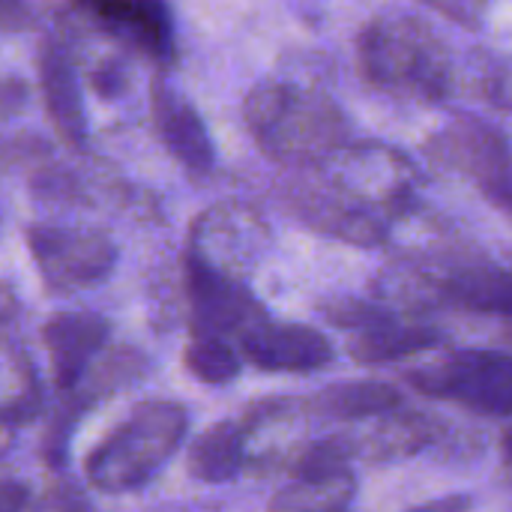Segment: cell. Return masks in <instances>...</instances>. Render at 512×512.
<instances>
[{"instance_id": "obj_28", "label": "cell", "mask_w": 512, "mask_h": 512, "mask_svg": "<svg viewBox=\"0 0 512 512\" xmlns=\"http://www.w3.org/2000/svg\"><path fill=\"white\" fill-rule=\"evenodd\" d=\"M18 294L12 291V285L0 282V327L12 324V318L18 315Z\"/></svg>"}, {"instance_id": "obj_11", "label": "cell", "mask_w": 512, "mask_h": 512, "mask_svg": "<svg viewBox=\"0 0 512 512\" xmlns=\"http://www.w3.org/2000/svg\"><path fill=\"white\" fill-rule=\"evenodd\" d=\"M345 432L351 438L354 459L372 462V465L411 459V456L429 453L450 441L447 426L438 417H432L426 411H414L408 405H399L378 417L351 423V429H345Z\"/></svg>"}, {"instance_id": "obj_23", "label": "cell", "mask_w": 512, "mask_h": 512, "mask_svg": "<svg viewBox=\"0 0 512 512\" xmlns=\"http://www.w3.org/2000/svg\"><path fill=\"white\" fill-rule=\"evenodd\" d=\"M243 354L234 348L231 339L225 336H216V333H201V330H192V339L186 345V354H183V363L189 369L192 378H198L201 384H228L240 375V360Z\"/></svg>"}, {"instance_id": "obj_18", "label": "cell", "mask_w": 512, "mask_h": 512, "mask_svg": "<svg viewBox=\"0 0 512 512\" xmlns=\"http://www.w3.org/2000/svg\"><path fill=\"white\" fill-rule=\"evenodd\" d=\"M444 345V330L420 321L417 315H402L399 309L387 312L384 318L351 330L348 354L363 366H384L399 363L423 351H435Z\"/></svg>"}, {"instance_id": "obj_12", "label": "cell", "mask_w": 512, "mask_h": 512, "mask_svg": "<svg viewBox=\"0 0 512 512\" xmlns=\"http://www.w3.org/2000/svg\"><path fill=\"white\" fill-rule=\"evenodd\" d=\"M186 291H189L192 330L216 333L237 342L249 327L267 318V309L249 291V282L201 270L189 261H186Z\"/></svg>"}, {"instance_id": "obj_21", "label": "cell", "mask_w": 512, "mask_h": 512, "mask_svg": "<svg viewBox=\"0 0 512 512\" xmlns=\"http://www.w3.org/2000/svg\"><path fill=\"white\" fill-rule=\"evenodd\" d=\"M357 498V480L351 471L294 477L282 492L273 495L270 510L282 512H333L348 510Z\"/></svg>"}, {"instance_id": "obj_15", "label": "cell", "mask_w": 512, "mask_h": 512, "mask_svg": "<svg viewBox=\"0 0 512 512\" xmlns=\"http://www.w3.org/2000/svg\"><path fill=\"white\" fill-rule=\"evenodd\" d=\"M150 114L165 150L195 177H207L216 165L210 132L195 105L168 78H156L150 87Z\"/></svg>"}, {"instance_id": "obj_2", "label": "cell", "mask_w": 512, "mask_h": 512, "mask_svg": "<svg viewBox=\"0 0 512 512\" xmlns=\"http://www.w3.org/2000/svg\"><path fill=\"white\" fill-rule=\"evenodd\" d=\"M357 69L387 96L441 105L462 87V66L447 39L414 12H381L357 33Z\"/></svg>"}, {"instance_id": "obj_27", "label": "cell", "mask_w": 512, "mask_h": 512, "mask_svg": "<svg viewBox=\"0 0 512 512\" xmlns=\"http://www.w3.org/2000/svg\"><path fill=\"white\" fill-rule=\"evenodd\" d=\"M30 12V0H0V30L18 27Z\"/></svg>"}, {"instance_id": "obj_14", "label": "cell", "mask_w": 512, "mask_h": 512, "mask_svg": "<svg viewBox=\"0 0 512 512\" xmlns=\"http://www.w3.org/2000/svg\"><path fill=\"white\" fill-rule=\"evenodd\" d=\"M39 81L45 111L57 129V135L75 147H87V114H84V90L78 75L75 45L63 33H48L39 45Z\"/></svg>"}, {"instance_id": "obj_19", "label": "cell", "mask_w": 512, "mask_h": 512, "mask_svg": "<svg viewBox=\"0 0 512 512\" xmlns=\"http://www.w3.org/2000/svg\"><path fill=\"white\" fill-rule=\"evenodd\" d=\"M405 405V396L384 381H348L324 387L321 393L306 399L312 417L327 423H360Z\"/></svg>"}, {"instance_id": "obj_26", "label": "cell", "mask_w": 512, "mask_h": 512, "mask_svg": "<svg viewBox=\"0 0 512 512\" xmlns=\"http://www.w3.org/2000/svg\"><path fill=\"white\" fill-rule=\"evenodd\" d=\"M420 3L435 9L438 15L450 18L453 24L471 27V30H480L492 9V0H420Z\"/></svg>"}, {"instance_id": "obj_13", "label": "cell", "mask_w": 512, "mask_h": 512, "mask_svg": "<svg viewBox=\"0 0 512 512\" xmlns=\"http://www.w3.org/2000/svg\"><path fill=\"white\" fill-rule=\"evenodd\" d=\"M237 348L243 360H249L261 372H288V375H312L333 363L330 339L309 324H282V321H258L249 327Z\"/></svg>"}, {"instance_id": "obj_22", "label": "cell", "mask_w": 512, "mask_h": 512, "mask_svg": "<svg viewBox=\"0 0 512 512\" xmlns=\"http://www.w3.org/2000/svg\"><path fill=\"white\" fill-rule=\"evenodd\" d=\"M189 474L201 483H231L243 474V441L237 420L210 426L192 444Z\"/></svg>"}, {"instance_id": "obj_6", "label": "cell", "mask_w": 512, "mask_h": 512, "mask_svg": "<svg viewBox=\"0 0 512 512\" xmlns=\"http://www.w3.org/2000/svg\"><path fill=\"white\" fill-rule=\"evenodd\" d=\"M270 237V225L258 207L246 201H219L192 222L186 261L201 270L249 282L252 270L270 249Z\"/></svg>"}, {"instance_id": "obj_29", "label": "cell", "mask_w": 512, "mask_h": 512, "mask_svg": "<svg viewBox=\"0 0 512 512\" xmlns=\"http://www.w3.org/2000/svg\"><path fill=\"white\" fill-rule=\"evenodd\" d=\"M426 507H432V510H471L474 501L465 498V495H459V498H438V501H429Z\"/></svg>"}, {"instance_id": "obj_31", "label": "cell", "mask_w": 512, "mask_h": 512, "mask_svg": "<svg viewBox=\"0 0 512 512\" xmlns=\"http://www.w3.org/2000/svg\"><path fill=\"white\" fill-rule=\"evenodd\" d=\"M6 438H9V429H3V426H0V450L6 447Z\"/></svg>"}, {"instance_id": "obj_17", "label": "cell", "mask_w": 512, "mask_h": 512, "mask_svg": "<svg viewBox=\"0 0 512 512\" xmlns=\"http://www.w3.org/2000/svg\"><path fill=\"white\" fill-rule=\"evenodd\" d=\"M108 321L93 312H60L45 330V351L51 381L60 393H72L93 369V360L108 342Z\"/></svg>"}, {"instance_id": "obj_10", "label": "cell", "mask_w": 512, "mask_h": 512, "mask_svg": "<svg viewBox=\"0 0 512 512\" xmlns=\"http://www.w3.org/2000/svg\"><path fill=\"white\" fill-rule=\"evenodd\" d=\"M75 6L96 33L111 36L120 48L138 51L159 69L174 66L177 39L168 0H75Z\"/></svg>"}, {"instance_id": "obj_30", "label": "cell", "mask_w": 512, "mask_h": 512, "mask_svg": "<svg viewBox=\"0 0 512 512\" xmlns=\"http://www.w3.org/2000/svg\"><path fill=\"white\" fill-rule=\"evenodd\" d=\"M501 459H504V471H507V477H510L512 483V429L501 441Z\"/></svg>"}, {"instance_id": "obj_7", "label": "cell", "mask_w": 512, "mask_h": 512, "mask_svg": "<svg viewBox=\"0 0 512 512\" xmlns=\"http://www.w3.org/2000/svg\"><path fill=\"white\" fill-rule=\"evenodd\" d=\"M408 384L423 396L483 417H512L510 351H453L438 363L408 372Z\"/></svg>"}, {"instance_id": "obj_25", "label": "cell", "mask_w": 512, "mask_h": 512, "mask_svg": "<svg viewBox=\"0 0 512 512\" xmlns=\"http://www.w3.org/2000/svg\"><path fill=\"white\" fill-rule=\"evenodd\" d=\"M321 315L333 324V327H342V330H360L378 318H384L387 312H393V306L387 303H378V300H360V297H336V300H324L321 306Z\"/></svg>"}, {"instance_id": "obj_3", "label": "cell", "mask_w": 512, "mask_h": 512, "mask_svg": "<svg viewBox=\"0 0 512 512\" xmlns=\"http://www.w3.org/2000/svg\"><path fill=\"white\" fill-rule=\"evenodd\" d=\"M243 120L261 153L288 168L312 165L354 141L342 105L303 81H258L243 99Z\"/></svg>"}, {"instance_id": "obj_5", "label": "cell", "mask_w": 512, "mask_h": 512, "mask_svg": "<svg viewBox=\"0 0 512 512\" xmlns=\"http://www.w3.org/2000/svg\"><path fill=\"white\" fill-rule=\"evenodd\" d=\"M426 153L512 216V144L498 126L459 114L426 141Z\"/></svg>"}, {"instance_id": "obj_20", "label": "cell", "mask_w": 512, "mask_h": 512, "mask_svg": "<svg viewBox=\"0 0 512 512\" xmlns=\"http://www.w3.org/2000/svg\"><path fill=\"white\" fill-rule=\"evenodd\" d=\"M42 411V381L27 351L0 342V426L15 429L33 423Z\"/></svg>"}, {"instance_id": "obj_16", "label": "cell", "mask_w": 512, "mask_h": 512, "mask_svg": "<svg viewBox=\"0 0 512 512\" xmlns=\"http://www.w3.org/2000/svg\"><path fill=\"white\" fill-rule=\"evenodd\" d=\"M438 303L474 315L512 321V270L492 261H453L438 273H423Z\"/></svg>"}, {"instance_id": "obj_1", "label": "cell", "mask_w": 512, "mask_h": 512, "mask_svg": "<svg viewBox=\"0 0 512 512\" xmlns=\"http://www.w3.org/2000/svg\"><path fill=\"white\" fill-rule=\"evenodd\" d=\"M291 171L285 186L291 213L351 246H387L393 231L420 213V165L381 141H348L330 156Z\"/></svg>"}, {"instance_id": "obj_9", "label": "cell", "mask_w": 512, "mask_h": 512, "mask_svg": "<svg viewBox=\"0 0 512 512\" xmlns=\"http://www.w3.org/2000/svg\"><path fill=\"white\" fill-rule=\"evenodd\" d=\"M306 399H264L252 405L240 423L243 474L273 477L291 474L297 456L309 444Z\"/></svg>"}, {"instance_id": "obj_24", "label": "cell", "mask_w": 512, "mask_h": 512, "mask_svg": "<svg viewBox=\"0 0 512 512\" xmlns=\"http://www.w3.org/2000/svg\"><path fill=\"white\" fill-rule=\"evenodd\" d=\"M462 84L486 105L512 114V54L474 51L462 66Z\"/></svg>"}, {"instance_id": "obj_8", "label": "cell", "mask_w": 512, "mask_h": 512, "mask_svg": "<svg viewBox=\"0 0 512 512\" xmlns=\"http://www.w3.org/2000/svg\"><path fill=\"white\" fill-rule=\"evenodd\" d=\"M30 258L54 294H78L102 285L117 264V243L96 228L33 225L27 228Z\"/></svg>"}, {"instance_id": "obj_4", "label": "cell", "mask_w": 512, "mask_h": 512, "mask_svg": "<svg viewBox=\"0 0 512 512\" xmlns=\"http://www.w3.org/2000/svg\"><path fill=\"white\" fill-rule=\"evenodd\" d=\"M189 414L180 402L156 399L138 405L90 456L87 480L96 492L126 495L144 489L180 450Z\"/></svg>"}]
</instances>
